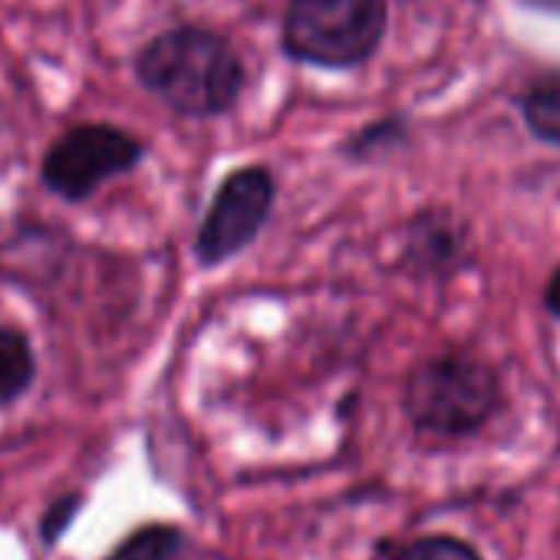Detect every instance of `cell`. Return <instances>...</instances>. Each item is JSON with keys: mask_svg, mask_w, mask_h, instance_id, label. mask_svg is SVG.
I'll use <instances>...</instances> for the list:
<instances>
[{"mask_svg": "<svg viewBox=\"0 0 560 560\" xmlns=\"http://www.w3.org/2000/svg\"><path fill=\"white\" fill-rule=\"evenodd\" d=\"M139 83L182 116H218L234 106L244 67L231 44L205 27H172L136 57Z\"/></svg>", "mask_w": 560, "mask_h": 560, "instance_id": "1", "label": "cell"}, {"mask_svg": "<svg viewBox=\"0 0 560 560\" xmlns=\"http://www.w3.org/2000/svg\"><path fill=\"white\" fill-rule=\"evenodd\" d=\"M498 376L468 353H445L412 370L406 383V412L419 429L468 435L498 409Z\"/></svg>", "mask_w": 560, "mask_h": 560, "instance_id": "2", "label": "cell"}, {"mask_svg": "<svg viewBox=\"0 0 560 560\" xmlns=\"http://www.w3.org/2000/svg\"><path fill=\"white\" fill-rule=\"evenodd\" d=\"M386 18V0H291L284 47L304 63L347 70L373 57Z\"/></svg>", "mask_w": 560, "mask_h": 560, "instance_id": "3", "label": "cell"}, {"mask_svg": "<svg viewBox=\"0 0 560 560\" xmlns=\"http://www.w3.org/2000/svg\"><path fill=\"white\" fill-rule=\"evenodd\" d=\"M145 155V145L106 122H83L67 129L40 162V182L63 201H86L109 178L132 172Z\"/></svg>", "mask_w": 560, "mask_h": 560, "instance_id": "4", "label": "cell"}, {"mask_svg": "<svg viewBox=\"0 0 560 560\" xmlns=\"http://www.w3.org/2000/svg\"><path fill=\"white\" fill-rule=\"evenodd\" d=\"M273 205V178L267 168L250 165L221 182L214 201L198 228L195 254L201 264H221L254 241Z\"/></svg>", "mask_w": 560, "mask_h": 560, "instance_id": "5", "label": "cell"}, {"mask_svg": "<svg viewBox=\"0 0 560 560\" xmlns=\"http://www.w3.org/2000/svg\"><path fill=\"white\" fill-rule=\"evenodd\" d=\"M37 376L31 340L21 330L0 327V406L18 402Z\"/></svg>", "mask_w": 560, "mask_h": 560, "instance_id": "6", "label": "cell"}, {"mask_svg": "<svg viewBox=\"0 0 560 560\" xmlns=\"http://www.w3.org/2000/svg\"><path fill=\"white\" fill-rule=\"evenodd\" d=\"M521 113L527 129L544 139L560 145V73L537 80L524 96H521Z\"/></svg>", "mask_w": 560, "mask_h": 560, "instance_id": "7", "label": "cell"}, {"mask_svg": "<svg viewBox=\"0 0 560 560\" xmlns=\"http://www.w3.org/2000/svg\"><path fill=\"white\" fill-rule=\"evenodd\" d=\"M182 550V534L165 524L142 527L129 534L106 560H172Z\"/></svg>", "mask_w": 560, "mask_h": 560, "instance_id": "8", "label": "cell"}, {"mask_svg": "<svg viewBox=\"0 0 560 560\" xmlns=\"http://www.w3.org/2000/svg\"><path fill=\"white\" fill-rule=\"evenodd\" d=\"M393 560H481L465 540L455 537H419L406 544Z\"/></svg>", "mask_w": 560, "mask_h": 560, "instance_id": "9", "label": "cell"}, {"mask_svg": "<svg viewBox=\"0 0 560 560\" xmlns=\"http://www.w3.org/2000/svg\"><path fill=\"white\" fill-rule=\"evenodd\" d=\"M80 508H83V498H80V494H63V498H57V501L44 511V517H40V540H44V544H57V540L70 530V524H73V517L80 514Z\"/></svg>", "mask_w": 560, "mask_h": 560, "instance_id": "10", "label": "cell"}, {"mask_svg": "<svg viewBox=\"0 0 560 560\" xmlns=\"http://www.w3.org/2000/svg\"><path fill=\"white\" fill-rule=\"evenodd\" d=\"M547 311H550L553 317H560V267L553 270L550 284H547Z\"/></svg>", "mask_w": 560, "mask_h": 560, "instance_id": "11", "label": "cell"}, {"mask_svg": "<svg viewBox=\"0 0 560 560\" xmlns=\"http://www.w3.org/2000/svg\"><path fill=\"white\" fill-rule=\"evenodd\" d=\"M524 4H530L537 11H547V14H560V0H524Z\"/></svg>", "mask_w": 560, "mask_h": 560, "instance_id": "12", "label": "cell"}]
</instances>
